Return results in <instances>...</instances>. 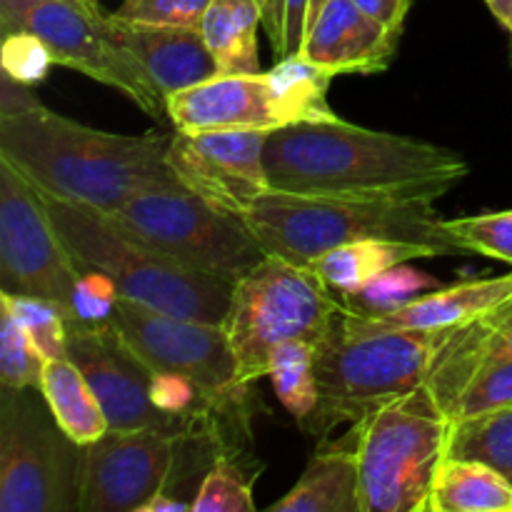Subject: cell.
Listing matches in <instances>:
<instances>
[{
	"mask_svg": "<svg viewBox=\"0 0 512 512\" xmlns=\"http://www.w3.org/2000/svg\"><path fill=\"white\" fill-rule=\"evenodd\" d=\"M213 0H123L115 18L153 25H185L200 28Z\"/></svg>",
	"mask_w": 512,
	"mask_h": 512,
	"instance_id": "1f68e13d",
	"label": "cell"
},
{
	"mask_svg": "<svg viewBox=\"0 0 512 512\" xmlns=\"http://www.w3.org/2000/svg\"><path fill=\"white\" fill-rule=\"evenodd\" d=\"M0 303L15 315L45 360L68 358V320L58 305L33 295L0 293Z\"/></svg>",
	"mask_w": 512,
	"mask_h": 512,
	"instance_id": "83f0119b",
	"label": "cell"
},
{
	"mask_svg": "<svg viewBox=\"0 0 512 512\" xmlns=\"http://www.w3.org/2000/svg\"><path fill=\"white\" fill-rule=\"evenodd\" d=\"M353 3L360 10H365L370 18L380 20L385 28L395 30V33H403L405 18H408L413 0H353Z\"/></svg>",
	"mask_w": 512,
	"mask_h": 512,
	"instance_id": "74e56055",
	"label": "cell"
},
{
	"mask_svg": "<svg viewBox=\"0 0 512 512\" xmlns=\"http://www.w3.org/2000/svg\"><path fill=\"white\" fill-rule=\"evenodd\" d=\"M83 450L38 388L0 385V512H78Z\"/></svg>",
	"mask_w": 512,
	"mask_h": 512,
	"instance_id": "9c48e42d",
	"label": "cell"
},
{
	"mask_svg": "<svg viewBox=\"0 0 512 512\" xmlns=\"http://www.w3.org/2000/svg\"><path fill=\"white\" fill-rule=\"evenodd\" d=\"M265 130H178L168 160L175 178L208 203L243 215L265 190Z\"/></svg>",
	"mask_w": 512,
	"mask_h": 512,
	"instance_id": "9a60e30c",
	"label": "cell"
},
{
	"mask_svg": "<svg viewBox=\"0 0 512 512\" xmlns=\"http://www.w3.org/2000/svg\"><path fill=\"white\" fill-rule=\"evenodd\" d=\"M260 13H263V30L268 35L270 45H273L275 58L283 48V28H285V5L288 0H258Z\"/></svg>",
	"mask_w": 512,
	"mask_h": 512,
	"instance_id": "f35d334b",
	"label": "cell"
},
{
	"mask_svg": "<svg viewBox=\"0 0 512 512\" xmlns=\"http://www.w3.org/2000/svg\"><path fill=\"white\" fill-rule=\"evenodd\" d=\"M265 173L270 190L295 195L443 198L468 178L470 165L445 145L335 118L273 130L265 143Z\"/></svg>",
	"mask_w": 512,
	"mask_h": 512,
	"instance_id": "6da1fadb",
	"label": "cell"
},
{
	"mask_svg": "<svg viewBox=\"0 0 512 512\" xmlns=\"http://www.w3.org/2000/svg\"><path fill=\"white\" fill-rule=\"evenodd\" d=\"M448 458L480 460L512 480V405L453 423Z\"/></svg>",
	"mask_w": 512,
	"mask_h": 512,
	"instance_id": "484cf974",
	"label": "cell"
},
{
	"mask_svg": "<svg viewBox=\"0 0 512 512\" xmlns=\"http://www.w3.org/2000/svg\"><path fill=\"white\" fill-rule=\"evenodd\" d=\"M105 15H95L68 0H28L8 18H0V33H33L45 43L55 65L73 68L133 100L145 115H168L165 98L155 90L145 70L108 35Z\"/></svg>",
	"mask_w": 512,
	"mask_h": 512,
	"instance_id": "7c38bea8",
	"label": "cell"
},
{
	"mask_svg": "<svg viewBox=\"0 0 512 512\" xmlns=\"http://www.w3.org/2000/svg\"><path fill=\"white\" fill-rule=\"evenodd\" d=\"M330 75L303 58L278 60L268 73L218 75L165 98L178 130H273L310 120H335L328 103Z\"/></svg>",
	"mask_w": 512,
	"mask_h": 512,
	"instance_id": "ba28073f",
	"label": "cell"
},
{
	"mask_svg": "<svg viewBox=\"0 0 512 512\" xmlns=\"http://www.w3.org/2000/svg\"><path fill=\"white\" fill-rule=\"evenodd\" d=\"M45 358L33 340L0 303V385L3 388H38L43 380Z\"/></svg>",
	"mask_w": 512,
	"mask_h": 512,
	"instance_id": "f546056e",
	"label": "cell"
},
{
	"mask_svg": "<svg viewBox=\"0 0 512 512\" xmlns=\"http://www.w3.org/2000/svg\"><path fill=\"white\" fill-rule=\"evenodd\" d=\"M23 3H28V0H0V18H8V15L15 13ZM68 3L80 5V0H68Z\"/></svg>",
	"mask_w": 512,
	"mask_h": 512,
	"instance_id": "60d3db41",
	"label": "cell"
},
{
	"mask_svg": "<svg viewBox=\"0 0 512 512\" xmlns=\"http://www.w3.org/2000/svg\"><path fill=\"white\" fill-rule=\"evenodd\" d=\"M50 65H55V60L38 35L25 30L3 35V70L15 80L25 85L40 83L48 78Z\"/></svg>",
	"mask_w": 512,
	"mask_h": 512,
	"instance_id": "d6a6232c",
	"label": "cell"
},
{
	"mask_svg": "<svg viewBox=\"0 0 512 512\" xmlns=\"http://www.w3.org/2000/svg\"><path fill=\"white\" fill-rule=\"evenodd\" d=\"M433 195L350 198L265 190L243 213L268 255L313 268L318 258L358 240L428 245L438 255H463L435 210Z\"/></svg>",
	"mask_w": 512,
	"mask_h": 512,
	"instance_id": "3957f363",
	"label": "cell"
},
{
	"mask_svg": "<svg viewBox=\"0 0 512 512\" xmlns=\"http://www.w3.org/2000/svg\"><path fill=\"white\" fill-rule=\"evenodd\" d=\"M110 320L153 373L185 375L220 400L243 398L245 385L238 378V358L225 325L160 313L123 295Z\"/></svg>",
	"mask_w": 512,
	"mask_h": 512,
	"instance_id": "4fadbf2b",
	"label": "cell"
},
{
	"mask_svg": "<svg viewBox=\"0 0 512 512\" xmlns=\"http://www.w3.org/2000/svg\"><path fill=\"white\" fill-rule=\"evenodd\" d=\"M170 138L90 128L45 105L0 118V160L33 188L115 215L135 193L183 185L170 170Z\"/></svg>",
	"mask_w": 512,
	"mask_h": 512,
	"instance_id": "7a4b0ae2",
	"label": "cell"
},
{
	"mask_svg": "<svg viewBox=\"0 0 512 512\" xmlns=\"http://www.w3.org/2000/svg\"><path fill=\"white\" fill-rule=\"evenodd\" d=\"M268 378L283 408L298 420V425L313 413L318 403V378H315V345L308 340H288L270 355Z\"/></svg>",
	"mask_w": 512,
	"mask_h": 512,
	"instance_id": "4316f807",
	"label": "cell"
},
{
	"mask_svg": "<svg viewBox=\"0 0 512 512\" xmlns=\"http://www.w3.org/2000/svg\"><path fill=\"white\" fill-rule=\"evenodd\" d=\"M508 300H512V273L500 278L463 280L383 310H353L343 305L335 325L345 335L385 330H455L493 313Z\"/></svg>",
	"mask_w": 512,
	"mask_h": 512,
	"instance_id": "e0dca14e",
	"label": "cell"
},
{
	"mask_svg": "<svg viewBox=\"0 0 512 512\" xmlns=\"http://www.w3.org/2000/svg\"><path fill=\"white\" fill-rule=\"evenodd\" d=\"M103 23L110 38L133 55L163 98L220 75L200 28L133 23L115 15H105Z\"/></svg>",
	"mask_w": 512,
	"mask_h": 512,
	"instance_id": "d6986e66",
	"label": "cell"
},
{
	"mask_svg": "<svg viewBox=\"0 0 512 512\" xmlns=\"http://www.w3.org/2000/svg\"><path fill=\"white\" fill-rule=\"evenodd\" d=\"M240 453L220 455L193 498V512H255L253 480L238 465Z\"/></svg>",
	"mask_w": 512,
	"mask_h": 512,
	"instance_id": "f1b7e54d",
	"label": "cell"
},
{
	"mask_svg": "<svg viewBox=\"0 0 512 512\" xmlns=\"http://www.w3.org/2000/svg\"><path fill=\"white\" fill-rule=\"evenodd\" d=\"M40 393L60 428L83 448L103 438L110 430L103 405L70 358L45 360Z\"/></svg>",
	"mask_w": 512,
	"mask_h": 512,
	"instance_id": "603a6c76",
	"label": "cell"
},
{
	"mask_svg": "<svg viewBox=\"0 0 512 512\" xmlns=\"http://www.w3.org/2000/svg\"><path fill=\"white\" fill-rule=\"evenodd\" d=\"M80 268L55 230L40 195L0 160V293L33 295L73 318Z\"/></svg>",
	"mask_w": 512,
	"mask_h": 512,
	"instance_id": "8fae6325",
	"label": "cell"
},
{
	"mask_svg": "<svg viewBox=\"0 0 512 512\" xmlns=\"http://www.w3.org/2000/svg\"><path fill=\"white\" fill-rule=\"evenodd\" d=\"M40 100L35 98L30 85L20 83L15 80L13 75H8L3 70L0 73V118L3 115H20V113H28V110L40 108Z\"/></svg>",
	"mask_w": 512,
	"mask_h": 512,
	"instance_id": "8d00e7d4",
	"label": "cell"
},
{
	"mask_svg": "<svg viewBox=\"0 0 512 512\" xmlns=\"http://www.w3.org/2000/svg\"><path fill=\"white\" fill-rule=\"evenodd\" d=\"M120 298V290L108 275L95 270H80L78 285L73 295V318L80 323H105L113 318V308Z\"/></svg>",
	"mask_w": 512,
	"mask_h": 512,
	"instance_id": "e575fe53",
	"label": "cell"
},
{
	"mask_svg": "<svg viewBox=\"0 0 512 512\" xmlns=\"http://www.w3.org/2000/svg\"><path fill=\"white\" fill-rule=\"evenodd\" d=\"M485 5H488L493 18L498 20L500 28H503L512 40V0H485Z\"/></svg>",
	"mask_w": 512,
	"mask_h": 512,
	"instance_id": "ab89813d",
	"label": "cell"
},
{
	"mask_svg": "<svg viewBox=\"0 0 512 512\" xmlns=\"http://www.w3.org/2000/svg\"><path fill=\"white\" fill-rule=\"evenodd\" d=\"M308 10L310 0H288L285 5V28H283V48H280L278 60L293 58L300 53V45L308 30Z\"/></svg>",
	"mask_w": 512,
	"mask_h": 512,
	"instance_id": "d590c367",
	"label": "cell"
},
{
	"mask_svg": "<svg viewBox=\"0 0 512 512\" xmlns=\"http://www.w3.org/2000/svg\"><path fill=\"white\" fill-rule=\"evenodd\" d=\"M455 330L345 335L333 323L315 348L318 403L300 428L325 440L340 425L360 423L383 405L428 385Z\"/></svg>",
	"mask_w": 512,
	"mask_h": 512,
	"instance_id": "5b68a950",
	"label": "cell"
},
{
	"mask_svg": "<svg viewBox=\"0 0 512 512\" xmlns=\"http://www.w3.org/2000/svg\"><path fill=\"white\" fill-rule=\"evenodd\" d=\"M428 512H512V480L480 460L448 458L435 478Z\"/></svg>",
	"mask_w": 512,
	"mask_h": 512,
	"instance_id": "cb8c5ba5",
	"label": "cell"
},
{
	"mask_svg": "<svg viewBox=\"0 0 512 512\" xmlns=\"http://www.w3.org/2000/svg\"><path fill=\"white\" fill-rule=\"evenodd\" d=\"M400 35L370 18L353 0H325L305 33L298 58L330 78L380 73L393 63Z\"/></svg>",
	"mask_w": 512,
	"mask_h": 512,
	"instance_id": "ac0fdd59",
	"label": "cell"
},
{
	"mask_svg": "<svg viewBox=\"0 0 512 512\" xmlns=\"http://www.w3.org/2000/svg\"><path fill=\"white\" fill-rule=\"evenodd\" d=\"M273 512H363L360 510L358 448L335 445L318 450L285 498L270 505Z\"/></svg>",
	"mask_w": 512,
	"mask_h": 512,
	"instance_id": "ffe728a7",
	"label": "cell"
},
{
	"mask_svg": "<svg viewBox=\"0 0 512 512\" xmlns=\"http://www.w3.org/2000/svg\"><path fill=\"white\" fill-rule=\"evenodd\" d=\"M453 423L512 405V358L478 360L453 375L428 383Z\"/></svg>",
	"mask_w": 512,
	"mask_h": 512,
	"instance_id": "d4e9b609",
	"label": "cell"
},
{
	"mask_svg": "<svg viewBox=\"0 0 512 512\" xmlns=\"http://www.w3.org/2000/svg\"><path fill=\"white\" fill-rule=\"evenodd\" d=\"M175 440L163 430H108L85 445L78 512H143L165 488Z\"/></svg>",
	"mask_w": 512,
	"mask_h": 512,
	"instance_id": "2e32d148",
	"label": "cell"
},
{
	"mask_svg": "<svg viewBox=\"0 0 512 512\" xmlns=\"http://www.w3.org/2000/svg\"><path fill=\"white\" fill-rule=\"evenodd\" d=\"M38 195L80 270L108 275L123 298L160 313L225 325L233 283L185 268L110 213L43 190Z\"/></svg>",
	"mask_w": 512,
	"mask_h": 512,
	"instance_id": "277c9868",
	"label": "cell"
},
{
	"mask_svg": "<svg viewBox=\"0 0 512 512\" xmlns=\"http://www.w3.org/2000/svg\"><path fill=\"white\" fill-rule=\"evenodd\" d=\"M100 3H103V0H80V5H83L85 10H90V13H95V15H103V8H100Z\"/></svg>",
	"mask_w": 512,
	"mask_h": 512,
	"instance_id": "7bdbcfd3",
	"label": "cell"
},
{
	"mask_svg": "<svg viewBox=\"0 0 512 512\" xmlns=\"http://www.w3.org/2000/svg\"><path fill=\"white\" fill-rule=\"evenodd\" d=\"M323 5H325V0H310V10H308V28H310V25L315 23V18H318V15H320V10H323ZM305 33H308V30H305Z\"/></svg>",
	"mask_w": 512,
	"mask_h": 512,
	"instance_id": "b9f144b4",
	"label": "cell"
},
{
	"mask_svg": "<svg viewBox=\"0 0 512 512\" xmlns=\"http://www.w3.org/2000/svg\"><path fill=\"white\" fill-rule=\"evenodd\" d=\"M68 358L78 365L95 398L103 405L110 430L153 428L168 435H183L203 428L170 418L155 408L150 398L153 370L125 345L113 320L105 323L68 320Z\"/></svg>",
	"mask_w": 512,
	"mask_h": 512,
	"instance_id": "5bb4252c",
	"label": "cell"
},
{
	"mask_svg": "<svg viewBox=\"0 0 512 512\" xmlns=\"http://www.w3.org/2000/svg\"><path fill=\"white\" fill-rule=\"evenodd\" d=\"M258 28H263L258 0H213L200 23V33L220 75L260 73Z\"/></svg>",
	"mask_w": 512,
	"mask_h": 512,
	"instance_id": "7402d4cb",
	"label": "cell"
},
{
	"mask_svg": "<svg viewBox=\"0 0 512 512\" xmlns=\"http://www.w3.org/2000/svg\"><path fill=\"white\" fill-rule=\"evenodd\" d=\"M420 258H438V250L398 240H358L325 253L310 270L340 298H353L388 270Z\"/></svg>",
	"mask_w": 512,
	"mask_h": 512,
	"instance_id": "44dd1931",
	"label": "cell"
},
{
	"mask_svg": "<svg viewBox=\"0 0 512 512\" xmlns=\"http://www.w3.org/2000/svg\"><path fill=\"white\" fill-rule=\"evenodd\" d=\"M405 265L408 263L398 265V268L388 270V273H383L380 278H375L373 283L365 285V288L360 290L358 295H353V298H345L350 300V303H343L345 308L383 310L390 308V305L403 303V300L415 298V295L408 293H415L418 288H423V285L428 283V278H423V275L415 273V270L405 268Z\"/></svg>",
	"mask_w": 512,
	"mask_h": 512,
	"instance_id": "836d02e7",
	"label": "cell"
},
{
	"mask_svg": "<svg viewBox=\"0 0 512 512\" xmlns=\"http://www.w3.org/2000/svg\"><path fill=\"white\" fill-rule=\"evenodd\" d=\"M113 218L185 268L233 285L268 255L243 215L185 185L140 190Z\"/></svg>",
	"mask_w": 512,
	"mask_h": 512,
	"instance_id": "30bf717a",
	"label": "cell"
},
{
	"mask_svg": "<svg viewBox=\"0 0 512 512\" xmlns=\"http://www.w3.org/2000/svg\"><path fill=\"white\" fill-rule=\"evenodd\" d=\"M445 230L460 253L488 255L512 265V210L450 218Z\"/></svg>",
	"mask_w": 512,
	"mask_h": 512,
	"instance_id": "4dcf8cb0",
	"label": "cell"
},
{
	"mask_svg": "<svg viewBox=\"0 0 512 512\" xmlns=\"http://www.w3.org/2000/svg\"><path fill=\"white\" fill-rule=\"evenodd\" d=\"M355 425L360 510L428 512L453 435V420L433 390L423 385Z\"/></svg>",
	"mask_w": 512,
	"mask_h": 512,
	"instance_id": "8992f818",
	"label": "cell"
},
{
	"mask_svg": "<svg viewBox=\"0 0 512 512\" xmlns=\"http://www.w3.org/2000/svg\"><path fill=\"white\" fill-rule=\"evenodd\" d=\"M343 300L315 270L278 255H265L233 288L228 330L245 388L268 375L270 355L288 340H308L318 348Z\"/></svg>",
	"mask_w": 512,
	"mask_h": 512,
	"instance_id": "52a82bcc",
	"label": "cell"
}]
</instances>
